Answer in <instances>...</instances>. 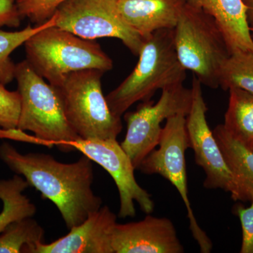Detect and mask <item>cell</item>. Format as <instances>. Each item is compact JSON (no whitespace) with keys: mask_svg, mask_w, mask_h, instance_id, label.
Instances as JSON below:
<instances>
[{"mask_svg":"<svg viewBox=\"0 0 253 253\" xmlns=\"http://www.w3.org/2000/svg\"><path fill=\"white\" fill-rule=\"evenodd\" d=\"M104 71L86 69L70 73L56 86L65 116L80 139H116L123 129L103 94Z\"/></svg>","mask_w":253,"mask_h":253,"instance_id":"5","label":"cell"},{"mask_svg":"<svg viewBox=\"0 0 253 253\" xmlns=\"http://www.w3.org/2000/svg\"><path fill=\"white\" fill-rule=\"evenodd\" d=\"M15 79L21 96V113L17 129L34 133L39 142L49 143L60 151H74L80 139L65 116L59 92L47 84L27 60L16 64Z\"/></svg>","mask_w":253,"mask_h":253,"instance_id":"4","label":"cell"},{"mask_svg":"<svg viewBox=\"0 0 253 253\" xmlns=\"http://www.w3.org/2000/svg\"><path fill=\"white\" fill-rule=\"evenodd\" d=\"M117 218L109 206H101L66 236L40 244L33 253H114L112 236Z\"/></svg>","mask_w":253,"mask_h":253,"instance_id":"13","label":"cell"},{"mask_svg":"<svg viewBox=\"0 0 253 253\" xmlns=\"http://www.w3.org/2000/svg\"><path fill=\"white\" fill-rule=\"evenodd\" d=\"M112 247L114 253L184 252L172 221L150 214L143 220L117 223L113 230Z\"/></svg>","mask_w":253,"mask_h":253,"instance_id":"12","label":"cell"},{"mask_svg":"<svg viewBox=\"0 0 253 253\" xmlns=\"http://www.w3.org/2000/svg\"><path fill=\"white\" fill-rule=\"evenodd\" d=\"M249 149L252 150V151H253V144L252 145V146H251V148H250Z\"/></svg>","mask_w":253,"mask_h":253,"instance_id":"28","label":"cell"},{"mask_svg":"<svg viewBox=\"0 0 253 253\" xmlns=\"http://www.w3.org/2000/svg\"><path fill=\"white\" fill-rule=\"evenodd\" d=\"M44 229L33 217L10 224L0 234V253H33L44 242Z\"/></svg>","mask_w":253,"mask_h":253,"instance_id":"19","label":"cell"},{"mask_svg":"<svg viewBox=\"0 0 253 253\" xmlns=\"http://www.w3.org/2000/svg\"><path fill=\"white\" fill-rule=\"evenodd\" d=\"M203 84L196 76L191 84L192 103L186 117L190 148L194 151L196 164L206 173L204 186L208 189H221L230 193L234 201H242V195L234 174L228 166L206 119L207 105Z\"/></svg>","mask_w":253,"mask_h":253,"instance_id":"10","label":"cell"},{"mask_svg":"<svg viewBox=\"0 0 253 253\" xmlns=\"http://www.w3.org/2000/svg\"><path fill=\"white\" fill-rule=\"evenodd\" d=\"M0 159L56 206L69 230L102 206V199L92 189V161L85 155L76 162L63 163L49 154H21L3 143Z\"/></svg>","mask_w":253,"mask_h":253,"instance_id":"1","label":"cell"},{"mask_svg":"<svg viewBox=\"0 0 253 253\" xmlns=\"http://www.w3.org/2000/svg\"><path fill=\"white\" fill-rule=\"evenodd\" d=\"M30 185L23 176L16 174L8 180H0V200L3 210L0 213V234L14 221L33 217L37 208L26 195Z\"/></svg>","mask_w":253,"mask_h":253,"instance_id":"18","label":"cell"},{"mask_svg":"<svg viewBox=\"0 0 253 253\" xmlns=\"http://www.w3.org/2000/svg\"><path fill=\"white\" fill-rule=\"evenodd\" d=\"M21 19L17 0H0V28L19 27Z\"/></svg>","mask_w":253,"mask_h":253,"instance_id":"25","label":"cell"},{"mask_svg":"<svg viewBox=\"0 0 253 253\" xmlns=\"http://www.w3.org/2000/svg\"><path fill=\"white\" fill-rule=\"evenodd\" d=\"M186 4V0H118L124 21L144 39L160 30L174 29Z\"/></svg>","mask_w":253,"mask_h":253,"instance_id":"14","label":"cell"},{"mask_svg":"<svg viewBox=\"0 0 253 253\" xmlns=\"http://www.w3.org/2000/svg\"><path fill=\"white\" fill-rule=\"evenodd\" d=\"M190 5L204 10L217 22L230 53H253V39L244 0H186Z\"/></svg>","mask_w":253,"mask_h":253,"instance_id":"15","label":"cell"},{"mask_svg":"<svg viewBox=\"0 0 253 253\" xmlns=\"http://www.w3.org/2000/svg\"><path fill=\"white\" fill-rule=\"evenodd\" d=\"M75 149L104 168L112 176L120 196L118 217L136 216L135 204L146 214L154 212L152 196L136 181L134 165L116 139H78L73 144Z\"/></svg>","mask_w":253,"mask_h":253,"instance_id":"11","label":"cell"},{"mask_svg":"<svg viewBox=\"0 0 253 253\" xmlns=\"http://www.w3.org/2000/svg\"><path fill=\"white\" fill-rule=\"evenodd\" d=\"M173 31L181 66L194 73L201 84L219 87L221 65L231 53L215 20L186 2Z\"/></svg>","mask_w":253,"mask_h":253,"instance_id":"6","label":"cell"},{"mask_svg":"<svg viewBox=\"0 0 253 253\" xmlns=\"http://www.w3.org/2000/svg\"><path fill=\"white\" fill-rule=\"evenodd\" d=\"M0 84V126L3 129H17L21 113L18 91H9Z\"/></svg>","mask_w":253,"mask_h":253,"instance_id":"23","label":"cell"},{"mask_svg":"<svg viewBox=\"0 0 253 253\" xmlns=\"http://www.w3.org/2000/svg\"><path fill=\"white\" fill-rule=\"evenodd\" d=\"M68 0H17V5L22 18L27 17L36 26L46 22L55 11Z\"/></svg>","mask_w":253,"mask_h":253,"instance_id":"22","label":"cell"},{"mask_svg":"<svg viewBox=\"0 0 253 253\" xmlns=\"http://www.w3.org/2000/svg\"><path fill=\"white\" fill-rule=\"evenodd\" d=\"M229 105L224 116V129L246 147L253 144V94L231 88Z\"/></svg>","mask_w":253,"mask_h":253,"instance_id":"17","label":"cell"},{"mask_svg":"<svg viewBox=\"0 0 253 253\" xmlns=\"http://www.w3.org/2000/svg\"><path fill=\"white\" fill-rule=\"evenodd\" d=\"M219 86L224 90L239 88L253 94V53L241 50L231 53L221 65Z\"/></svg>","mask_w":253,"mask_h":253,"instance_id":"20","label":"cell"},{"mask_svg":"<svg viewBox=\"0 0 253 253\" xmlns=\"http://www.w3.org/2000/svg\"><path fill=\"white\" fill-rule=\"evenodd\" d=\"M250 27H251V32H253V22L251 23V24H250ZM252 34L253 39V33H251Z\"/></svg>","mask_w":253,"mask_h":253,"instance_id":"27","label":"cell"},{"mask_svg":"<svg viewBox=\"0 0 253 253\" xmlns=\"http://www.w3.org/2000/svg\"><path fill=\"white\" fill-rule=\"evenodd\" d=\"M191 103V89L181 84L163 89L157 102H141L136 111L126 113V133L121 145L135 169L159 144L163 121L176 115L187 116Z\"/></svg>","mask_w":253,"mask_h":253,"instance_id":"9","label":"cell"},{"mask_svg":"<svg viewBox=\"0 0 253 253\" xmlns=\"http://www.w3.org/2000/svg\"><path fill=\"white\" fill-rule=\"evenodd\" d=\"M186 117L179 114L166 120L158 149L151 151L137 169L146 174H160L176 188L185 205L193 237L199 244L201 253H210L212 249V241L196 220L188 196L185 153L190 143Z\"/></svg>","mask_w":253,"mask_h":253,"instance_id":"7","label":"cell"},{"mask_svg":"<svg viewBox=\"0 0 253 253\" xmlns=\"http://www.w3.org/2000/svg\"><path fill=\"white\" fill-rule=\"evenodd\" d=\"M55 26L87 40L116 38L135 56L145 39L124 21L118 0H68L54 14Z\"/></svg>","mask_w":253,"mask_h":253,"instance_id":"8","label":"cell"},{"mask_svg":"<svg viewBox=\"0 0 253 253\" xmlns=\"http://www.w3.org/2000/svg\"><path fill=\"white\" fill-rule=\"evenodd\" d=\"M244 1L248 8V18L250 25L253 22V0H244Z\"/></svg>","mask_w":253,"mask_h":253,"instance_id":"26","label":"cell"},{"mask_svg":"<svg viewBox=\"0 0 253 253\" xmlns=\"http://www.w3.org/2000/svg\"><path fill=\"white\" fill-rule=\"evenodd\" d=\"M24 45L28 62L55 87L70 73L86 69L106 73L113 68L112 59L97 42L55 26L38 32Z\"/></svg>","mask_w":253,"mask_h":253,"instance_id":"3","label":"cell"},{"mask_svg":"<svg viewBox=\"0 0 253 253\" xmlns=\"http://www.w3.org/2000/svg\"><path fill=\"white\" fill-rule=\"evenodd\" d=\"M212 131L239 185L242 201H251L253 199V151L234 139L223 125H219Z\"/></svg>","mask_w":253,"mask_h":253,"instance_id":"16","label":"cell"},{"mask_svg":"<svg viewBox=\"0 0 253 253\" xmlns=\"http://www.w3.org/2000/svg\"><path fill=\"white\" fill-rule=\"evenodd\" d=\"M132 72L106 96L111 112L122 117L135 103L150 101L158 90L183 84L186 71L176 55L173 29L145 39Z\"/></svg>","mask_w":253,"mask_h":253,"instance_id":"2","label":"cell"},{"mask_svg":"<svg viewBox=\"0 0 253 253\" xmlns=\"http://www.w3.org/2000/svg\"><path fill=\"white\" fill-rule=\"evenodd\" d=\"M251 202L249 208L243 207L239 204L235 209L242 227L241 253H253V199Z\"/></svg>","mask_w":253,"mask_h":253,"instance_id":"24","label":"cell"},{"mask_svg":"<svg viewBox=\"0 0 253 253\" xmlns=\"http://www.w3.org/2000/svg\"><path fill=\"white\" fill-rule=\"evenodd\" d=\"M55 26L54 15L41 25L32 27L31 25L19 31L6 32L0 30V84L11 83L15 78L16 64L11 60V53L24 44L28 38L44 28Z\"/></svg>","mask_w":253,"mask_h":253,"instance_id":"21","label":"cell"}]
</instances>
